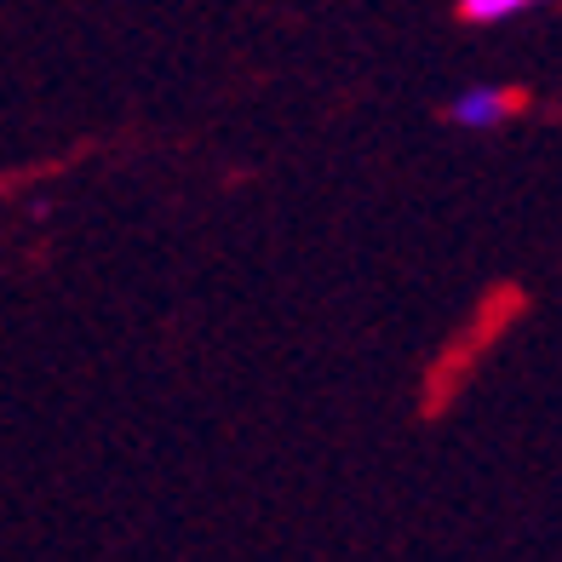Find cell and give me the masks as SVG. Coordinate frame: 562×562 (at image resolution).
Listing matches in <instances>:
<instances>
[{
	"instance_id": "7a4b0ae2",
	"label": "cell",
	"mask_w": 562,
	"mask_h": 562,
	"mask_svg": "<svg viewBox=\"0 0 562 562\" xmlns=\"http://www.w3.org/2000/svg\"><path fill=\"white\" fill-rule=\"evenodd\" d=\"M540 0H459V18L465 23H505L517 12H533Z\"/></svg>"
},
{
	"instance_id": "6da1fadb",
	"label": "cell",
	"mask_w": 562,
	"mask_h": 562,
	"mask_svg": "<svg viewBox=\"0 0 562 562\" xmlns=\"http://www.w3.org/2000/svg\"><path fill=\"white\" fill-rule=\"evenodd\" d=\"M448 115L459 126H471V133H494V126H505L510 115H517V92L510 87H471V92L453 98Z\"/></svg>"
}]
</instances>
